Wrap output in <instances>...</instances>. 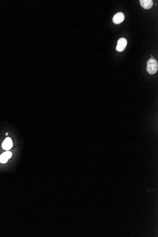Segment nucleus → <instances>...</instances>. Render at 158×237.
I'll list each match as a JSON object with an SVG mask.
<instances>
[{
	"instance_id": "obj_7",
	"label": "nucleus",
	"mask_w": 158,
	"mask_h": 237,
	"mask_svg": "<svg viewBox=\"0 0 158 237\" xmlns=\"http://www.w3.org/2000/svg\"><path fill=\"white\" fill-rule=\"evenodd\" d=\"M8 133H6V135H8Z\"/></svg>"
},
{
	"instance_id": "obj_6",
	"label": "nucleus",
	"mask_w": 158,
	"mask_h": 237,
	"mask_svg": "<svg viewBox=\"0 0 158 237\" xmlns=\"http://www.w3.org/2000/svg\"><path fill=\"white\" fill-rule=\"evenodd\" d=\"M140 3L144 9H149L153 6V2L152 0H140Z\"/></svg>"
},
{
	"instance_id": "obj_5",
	"label": "nucleus",
	"mask_w": 158,
	"mask_h": 237,
	"mask_svg": "<svg viewBox=\"0 0 158 237\" xmlns=\"http://www.w3.org/2000/svg\"><path fill=\"white\" fill-rule=\"evenodd\" d=\"M12 152L7 151L3 153L0 155V163H5L8 161V160L12 157Z\"/></svg>"
},
{
	"instance_id": "obj_4",
	"label": "nucleus",
	"mask_w": 158,
	"mask_h": 237,
	"mask_svg": "<svg viewBox=\"0 0 158 237\" xmlns=\"http://www.w3.org/2000/svg\"><path fill=\"white\" fill-rule=\"evenodd\" d=\"M13 145L12 140L9 137H7L4 140L2 144V147L3 149L6 151L9 150L12 148Z\"/></svg>"
},
{
	"instance_id": "obj_2",
	"label": "nucleus",
	"mask_w": 158,
	"mask_h": 237,
	"mask_svg": "<svg viewBox=\"0 0 158 237\" xmlns=\"http://www.w3.org/2000/svg\"><path fill=\"white\" fill-rule=\"evenodd\" d=\"M127 40L126 39L122 37L119 39L117 42L116 49L118 52H122L124 50L127 45Z\"/></svg>"
},
{
	"instance_id": "obj_3",
	"label": "nucleus",
	"mask_w": 158,
	"mask_h": 237,
	"mask_svg": "<svg viewBox=\"0 0 158 237\" xmlns=\"http://www.w3.org/2000/svg\"><path fill=\"white\" fill-rule=\"evenodd\" d=\"M124 19V15L122 12H118L114 16L113 18V22L115 24L122 23Z\"/></svg>"
},
{
	"instance_id": "obj_1",
	"label": "nucleus",
	"mask_w": 158,
	"mask_h": 237,
	"mask_svg": "<svg viewBox=\"0 0 158 237\" xmlns=\"http://www.w3.org/2000/svg\"><path fill=\"white\" fill-rule=\"evenodd\" d=\"M158 64L157 60L153 58H150L147 61V71L150 74H153L157 72Z\"/></svg>"
}]
</instances>
